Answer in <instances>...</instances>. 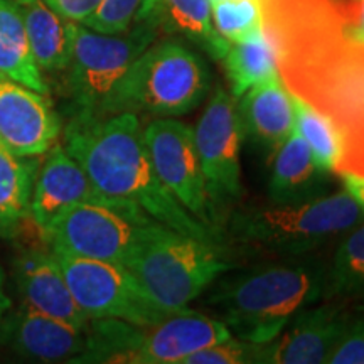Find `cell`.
<instances>
[{
    "mask_svg": "<svg viewBox=\"0 0 364 364\" xmlns=\"http://www.w3.org/2000/svg\"><path fill=\"white\" fill-rule=\"evenodd\" d=\"M262 14L282 83L339 132L338 176L364 177V39L348 0H262Z\"/></svg>",
    "mask_w": 364,
    "mask_h": 364,
    "instance_id": "6da1fadb",
    "label": "cell"
},
{
    "mask_svg": "<svg viewBox=\"0 0 364 364\" xmlns=\"http://www.w3.org/2000/svg\"><path fill=\"white\" fill-rule=\"evenodd\" d=\"M63 147L83 167L100 194L134 203L179 233L218 243L211 230L196 220L159 179L135 113H73L63 129Z\"/></svg>",
    "mask_w": 364,
    "mask_h": 364,
    "instance_id": "7a4b0ae2",
    "label": "cell"
},
{
    "mask_svg": "<svg viewBox=\"0 0 364 364\" xmlns=\"http://www.w3.org/2000/svg\"><path fill=\"white\" fill-rule=\"evenodd\" d=\"M327 263L316 253L277 258L218 277L209 287L206 307L235 338L255 344L275 339L300 311L321 302Z\"/></svg>",
    "mask_w": 364,
    "mask_h": 364,
    "instance_id": "3957f363",
    "label": "cell"
},
{
    "mask_svg": "<svg viewBox=\"0 0 364 364\" xmlns=\"http://www.w3.org/2000/svg\"><path fill=\"white\" fill-rule=\"evenodd\" d=\"M361 221V208L343 191L302 203L240 208L231 215L228 231L252 252L292 258L317 253Z\"/></svg>",
    "mask_w": 364,
    "mask_h": 364,
    "instance_id": "277c9868",
    "label": "cell"
},
{
    "mask_svg": "<svg viewBox=\"0 0 364 364\" xmlns=\"http://www.w3.org/2000/svg\"><path fill=\"white\" fill-rule=\"evenodd\" d=\"M124 267L150 299L172 312L188 311L218 277L230 272L215 241L179 233L159 221L142 231Z\"/></svg>",
    "mask_w": 364,
    "mask_h": 364,
    "instance_id": "5b68a950",
    "label": "cell"
},
{
    "mask_svg": "<svg viewBox=\"0 0 364 364\" xmlns=\"http://www.w3.org/2000/svg\"><path fill=\"white\" fill-rule=\"evenodd\" d=\"M209 86L211 75L198 54L174 39L156 41L130 68L110 115H184L203 102Z\"/></svg>",
    "mask_w": 364,
    "mask_h": 364,
    "instance_id": "8992f818",
    "label": "cell"
},
{
    "mask_svg": "<svg viewBox=\"0 0 364 364\" xmlns=\"http://www.w3.org/2000/svg\"><path fill=\"white\" fill-rule=\"evenodd\" d=\"M157 38L156 31L144 22H134L122 34H103L76 24L71 61L65 73V91L73 113L110 115L130 68Z\"/></svg>",
    "mask_w": 364,
    "mask_h": 364,
    "instance_id": "52a82bcc",
    "label": "cell"
},
{
    "mask_svg": "<svg viewBox=\"0 0 364 364\" xmlns=\"http://www.w3.org/2000/svg\"><path fill=\"white\" fill-rule=\"evenodd\" d=\"M156 223L130 201L107 199L73 204L56 216L44 240L54 252L120 263L129 257L142 231Z\"/></svg>",
    "mask_w": 364,
    "mask_h": 364,
    "instance_id": "ba28073f",
    "label": "cell"
},
{
    "mask_svg": "<svg viewBox=\"0 0 364 364\" xmlns=\"http://www.w3.org/2000/svg\"><path fill=\"white\" fill-rule=\"evenodd\" d=\"M54 257L73 299L90 318H120L147 327L177 314L150 299L135 277L120 263L65 252H54Z\"/></svg>",
    "mask_w": 364,
    "mask_h": 364,
    "instance_id": "9c48e42d",
    "label": "cell"
},
{
    "mask_svg": "<svg viewBox=\"0 0 364 364\" xmlns=\"http://www.w3.org/2000/svg\"><path fill=\"white\" fill-rule=\"evenodd\" d=\"M194 140L208 198L215 203L238 198L241 193L240 150L243 127L236 103L225 90H216L209 100L194 129Z\"/></svg>",
    "mask_w": 364,
    "mask_h": 364,
    "instance_id": "30bf717a",
    "label": "cell"
},
{
    "mask_svg": "<svg viewBox=\"0 0 364 364\" xmlns=\"http://www.w3.org/2000/svg\"><path fill=\"white\" fill-rule=\"evenodd\" d=\"M150 161L167 191L196 220L209 228V198L194 130L171 118H157L144 129Z\"/></svg>",
    "mask_w": 364,
    "mask_h": 364,
    "instance_id": "8fae6325",
    "label": "cell"
},
{
    "mask_svg": "<svg viewBox=\"0 0 364 364\" xmlns=\"http://www.w3.org/2000/svg\"><path fill=\"white\" fill-rule=\"evenodd\" d=\"M356 304L321 300L304 309L270 343L258 344L257 363L322 364L343 338Z\"/></svg>",
    "mask_w": 364,
    "mask_h": 364,
    "instance_id": "7c38bea8",
    "label": "cell"
},
{
    "mask_svg": "<svg viewBox=\"0 0 364 364\" xmlns=\"http://www.w3.org/2000/svg\"><path fill=\"white\" fill-rule=\"evenodd\" d=\"M61 134V117L49 95L0 73V142L19 156L41 157Z\"/></svg>",
    "mask_w": 364,
    "mask_h": 364,
    "instance_id": "4fadbf2b",
    "label": "cell"
},
{
    "mask_svg": "<svg viewBox=\"0 0 364 364\" xmlns=\"http://www.w3.org/2000/svg\"><path fill=\"white\" fill-rule=\"evenodd\" d=\"M0 344L31 361L75 363L85 349L86 331L21 302L2 318Z\"/></svg>",
    "mask_w": 364,
    "mask_h": 364,
    "instance_id": "5bb4252c",
    "label": "cell"
},
{
    "mask_svg": "<svg viewBox=\"0 0 364 364\" xmlns=\"http://www.w3.org/2000/svg\"><path fill=\"white\" fill-rule=\"evenodd\" d=\"M12 280L21 302L86 331L91 318L73 299L49 245L26 247L12 260Z\"/></svg>",
    "mask_w": 364,
    "mask_h": 364,
    "instance_id": "9a60e30c",
    "label": "cell"
},
{
    "mask_svg": "<svg viewBox=\"0 0 364 364\" xmlns=\"http://www.w3.org/2000/svg\"><path fill=\"white\" fill-rule=\"evenodd\" d=\"M44 156L34 182L29 216L43 236L56 216L73 204L110 199L98 193L83 167L66 152L63 144L56 142Z\"/></svg>",
    "mask_w": 364,
    "mask_h": 364,
    "instance_id": "2e32d148",
    "label": "cell"
},
{
    "mask_svg": "<svg viewBox=\"0 0 364 364\" xmlns=\"http://www.w3.org/2000/svg\"><path fill=\"white\" fill-rule=\"evenodd\" d=\"M230 338V329L220 318L188 309L156 326L144 327L135 364H182L199 349Z\"/></svg>",
    "mask_w": 364,
    "mask_h": 364,
    "instance_id": "e0dca14e",
    "label": "cell"
},
{
    "mask_svg": "<svg viewBox=\"0 0 364 364\" xmlns=\"http://www.w3.org/2000/svg\"><path fill=\"white\" fill-rule=\"evenodd\" d=\"M134 22H144L159 36H179L220 61L231 44L213 26L211 0H142Z\"/></svg>",
    "mask_w": 364,
    "mask_h": 364,
    "instance_id": "ac0fdd59",
    "label": "cell"
},
{
    "mask_svg": "<svg viewBox=\"0 0 364 364\" xmlns=\"http://www.w3.org/2000/svg\"><path fill=\"white\" fill-rule=\"evenodd\" d=\"M243 135L275 150L295 132L294 97L280 78L253 86L236 105Z\"/></svg>",
    "mask_w": 364,
    "mask_h": 364,
    "instance_id": "d6986e66",
    "label": "cell"
},
{
    "mask_svg": "<svg viewBox=\"0 0 364 364\" xmlns=\"http://www.w3.org/2000/svg\"><path fill=\"white\" fill-rule=\"evenodd\" d=\"M329 174L314 161L306 140L294 132L280 147L275 149L272 161L268 196L277 204L302 203L326 196Z\"/></svg>",
    "mask_w": 364,
    "mask_h": 364,
    "instance_id": "ffe728a7",
    "label": "cell"
},
{
    "mask_svg": "<svg viewBox=\"0 0 364 364\" xmlns=\"http://www.w3.org/2000/svg\"><path fill=\"white\" fill-rule=\"evenodd\" d=\"M24 19L34 61L43 75H65L70 66L75 26L44 0H16Z\"/></svg>",
    "mask_w": 364,
    "mask_h": 364,
    "instance_id": "44dd1931",
    "label": "cell"
},
{
    "mask_svg": "<svg viewBox=\"0 0 364 364\" xmlns=\"http://www.w3.org/2000/svg\"><path fill=\"white\" fill-rule=\"evenodd\" d=\"M39 167V157L19 156L0 142V238H17L31 221V198Z\"/></svg>",
    "mask_w": 364,
    "mask_h": 364,
    "instance_id": "7402d4cb",
    "label": "cell"
},
{
    "mask_svg": "<svg viewBox=\"0 0 364 364\" xmlns=\"http://www.w3.org/2000/svg\"><path fill=\"white\" fill-rule=\"evenodd\" d=\"M0 73L27 88L51 95V88L36 65L19 4L0 0Z\"/></svg>",
    "mask_w": 364,
    "mask_h": 364,
    "instance_id": "603a6c76",
    "label": "cell"
},
{
    "mask_svg": "<svg viewBox=\"0 0 364 364\" xmlns=\"http://www.w3.org/2000/svg\"><path fill=\"white\" fill-rule=\"evenodd\" d=\"M322 300L364 304V221L339 238L327 263Z\"/></svg>",
    "mask_w": 364,
    "mask_h": 364,
    "instance_id": "cb8c5ba5",
    "label": "cell"
},
{
    "mask_svg": "<svg viewBox=\"0 0 364 364\" xmlns=\"http://www.w3.org/2000/svg\"><path fill=\"white\" fill-rule=\"evenodd\" d=\"M221 61L235 97L265 81L280 78L275 51L263 31L240 43H231Z\"/></svg>",
    "mask_w": 364,
    "mask_h": 364,
    "instance_id": "d4e9b609",
    "label": "cell"
},
{
    "mask_svg": "<svg viewBox=\"0 0 364 364\" xmlns=\"http://www.w3.org/2000/svg\"><path fill=\"white\" fill-rule=\"evenodd\" d=\"M294 110H295V132L306 140L307 147L311 149L314 161L318 167L327 172L338 174V167L343 156V142L341 135L334 124L307 105L302 100L294 97Z\"/></svg>",
    "mask_w": 364,
    "mask_h": 364,
    "instance_id": "484cf974",
    "label": "cell"
},
{
    "mask_svg": "<svg viewBox=\"0 0 364 364\" xmlns=\"http://www.w3.org/2000/svg\"><path fill=\"white\" fill-rule=\"evenodd\" d=\"M216 33L228 43L252 38L263 31L262 0H211Z\"/></svg>",
    "mask_w": 364,
    "mask_h": 364,
    "instance_id": "4316f807",
    "label": "cell"
},
{
    "mask_svg": "<svg viewBox=\"0 0 364 364\" xmlns=\"http://www.w3.org/2000/svg\"><path fill=\"white\" fill-rule=\"evenodd\" d=\"M258 344L238 339H230L199 349L182 361V364H245L257 363Z\"/></svg>",
    "mask_w": 364,
    "mask_h": 364,
    "instance_id": "83f0119b",
    "label": "cell"
},
{
    "mask_svg": "<svg viewBox=\"0 0 364 364\" xmlns=\"http://www.w3.org/2000/svg\"><path fill=\"white\" fill-rule=\"evenodd\" d=\"M142 0H103L86 27L103 34H122L134 24Z\"/></svg>",
    "mask_w": 364,
    "mask_h": 364,
    "instance_id": "f1b7e54d",
    "label": "cell"
},
{
    "mask_svg": "<svg viewBox=\"0 0 364 364\" xmlns=\"http://www.w3.org/2000/svg\"><path fill=\"white\" fill-rule=\"evenodd\" d=\"M329 364H364V306L356 304L343 338L332 351Z\"/></svg>",
    "mask_w": 364,
    "mask_h": 364,
    "instance_id": "f546056e",
    "label": "cell"
},
{
    "mask_svg": "<svg viewBox=\"0 0 364 364\" xmlns=\"http://www.w3.org/2000/svg\"><path fill=\"white\" fill-rule=\"evenodd\" d=\"M44 2L65 19L76 24H86V21L102 6L103 0H44Z\"/></svg>",
    "mask_w": 364,
    "mask_h": 364,
    "instance_id": "4dcf8cb0",
    "label": "cell"
},
{
    "mask_svg": "<svg viewBox=\"0 0 364 364\" xmlns=\"http://www.w3.org/2000/svg\"><path fill=\"white\" fill-rule=\"evenodd\" d=\"M339 177L343 179L346 193L351 196L364 213V177L354 174H341Z\"/></svg>",
    "mask_w": 364,
    "mask_h": 364,
    "instance_id": "1f68e13d",
    "label": "cell"
},
{
    "mask_svg": "<svg viewBox=\"0 0 364 364\" xmlns=\"http://www.w3.org/2000/svg\"><path fill=\"white\" fill-rule=\"evenodd\" d=\"M348 9L354 29L364 39V0H348Z\"/></svg>",
    "mask_w": 364,
    "mask_h": 364,
    "instance_id": "d6a6232c",
    "label": "cell"
},
{
    "mask_svg": "<svg viewBox=\"0 0 364 364\" xmlns=\"http://www.w3.org/2000/svg\"><path fill=\"white\" fill-rule=\"evenodd\" d=\"M4 282H6V277H4V270L0 268V324H2V318L9 312V309L12 307V300L6 294V289H4Z\"/></svg>",
    "mask_w": 364,
    "mask_h": 364,
    "instance_id": "836d02e7",
    "label": "cell"
}]
</instances>
